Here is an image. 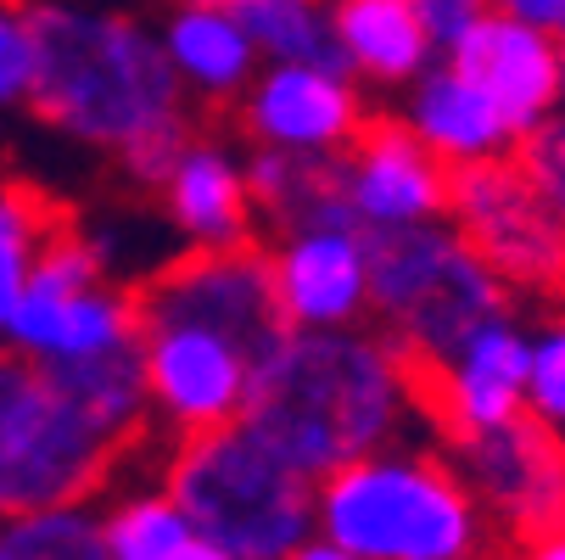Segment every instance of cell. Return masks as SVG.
<instances>
[{
    "label": "cell",
    "instance_id": "ffe728a7",
    "mask_svg": "<svg viewBox=\"0 0 565 560\" xmlns=\"http://www.w3.org/2000/svg\"><path fill=\"white\" fill-rule=\"evenodd\" d=\"M247 191L258 224L291 235V230H326L348 224L359 230L348 191H342V157H313V151H275L253 146L247 157Z\"/></svg>",
    "mask_w": 565,
    "mask_h": 560
},
{
    "label": "cell",
    "instance_id": "9c48e42d",
    "mask_svg": "<svg viewBox=\"0 0 565 560\" xmlns=\"http://www.w3.org/2000/svg\"><path fill=\"white\" fill-rule=\"evenodd\" d=\"M135 303H140V319H185V326H207L230 337L253 364L291 331L264 242L185 247L151 281L135 286Z\"/></svg>",
    "mask_w": 565,
    "mask_h": 560
},
{
    "label": "cell",
    "instance_id": "277c9868",
    "mask_svg": "<svg viewBox=\"0 0 565 560\" xmlns=\"http://www.w3.org/2000/svg\"><path fill=\"white\" fill-rule=\"evenodd\" d=\"M157 483L235 560H286L313 538V483L241 421L174 437Z\"/></svg>",
    "mask_w": 565,
    "mask_h": 560
},
{
    "label": "cell",
    "instance_id": "484cf974",
    "mask_svg": "<svg viewBox=\"0 0 565 560\" xmlns=\"http://www.w3.org/2000/svg\"><path fill=\"white\" fill-rule=\"evenodd\" d=\"M62 202L45 197L40 186L29 180H0V326L7 314L23 303L29 292V275L51 242V230L62 224Z\"/></svg>",
    "mask_w": 565,
    "mask_h": 560
},
{
    "label": "cell",
    "instance_id": "5b68a950",
    "mask_svg": "<svg viewBox=\"0 0 565 560\" xmlns=\"http://www.w3.org/2000/svg\"><path fill=\"white\" fill-rule=\"evenodd\" d=\"M364 242L370 314H381V337L409 364H448L488 319L510 314V286L448 219L364 230Z\"/></svg>",
    "mask_w": 565,
    "mask_h": 560
},
{
    "label": "cell",
    "instance_id": "52a82bcc",
    "mask_svg": "<svg viewBox=\"0 0 565 560\" xmlns=\"http://www.w3.org/2000/svg\"><path fill=\"white\" fill-rule=\"evenodd\" d=\"M0 342L34 364H78L113 348L140 342V303L135 286L113 281V258L73 213L51 230V242L29 275L23 303L7 314Z\"/></svg>",
    "mask_w": 565,
    "mask_h": 560
},
{
    "label": "cell",
    "instance_id": "6da1fadb",
    "mask_svg": "<svg viewBox=\"0 0 565 560\" xmlns=\"http://www.w3.org/2000/svg\"><path fill=\"white\" fill-rule=\"evenodd\" d=\"M51 129L107 151L135 180L163 191L174 157L202 129L163 34L113 7L34 0V102Z\"/></svg>",
    "mask_w": 565,
    "mask_h": 560
},
{
    "label": "cell",
    "instance_id": "d6986e66",
    "mask_svg": "<svg viewBox=\"0 0 565 560\" xmlns=\"http://www.w3.org/2000/svg\"><path fill=\"white\" fill-rule=\"evenodd\" d=\"M403 124H409L448 169L493 163V157H510L521 146L515 129H510V118L488 96H481L459 67H448V62H431L409 85Z\"/></svg>",
    "mask_w": 565,
    "mask_h": 560
},
{
    "label": "cell",
    "instance_id": "44dd1931",
    "mask_svg": "<svg viewBox=\"0 0 565 560\" xmlns=\"http://www.w3.org/2000/svg\"><path fill=\"white\" fill-rule=\"evenodd\" d=\"M331 18H337L348 73L359 85H375V91L415 85L437 56L415 0H331Z\"/></svg>",
    "mask_w": 565,
    "mask_h": 560
},
{
    "label": "cell",
    "instance_id": "7a4b0ae2",
    "mask_svg": "<svg viewBox=\"0 0 565 560\" xmlns=\"http://www.w3.org/2000/svg\"><path fill=\"white\" fill-rule=\"evenodd\" d=\"M409 421H420L409 364L364 326L342 331H286L247 381L241 426L258 432L308 483L392 448Z\"/></svg>",
    "mask_w": 565,
    "mask_h": 560
},
{
    "label": "cell",
    "instance_id": "e0dca14e",
    "mask_svg": "<svg viewBox=\"0 0 565 560\" xmlns=\"http://www.w3.org/2000/svg\"><path fill=\"white\" fill-rule=\"evenodd\" d=\"M163 208L185 247H247L258 242V213L247 191V163H235V151L196 129L174 169L163 180Z\"/></svg>",
    "mask_w": 565,
    "mask_h": 560
},
{
    "label": "cell",
    "instance_id": "4dcf8cb0",
    "mask_svg": "<svg viewBox=\"0 0 565 560\" xmlns=\"http://www.w3.org/2000/svg\"><path fill=\"white\" fill-rule=\"evenodd\" d=\"M504 560H565V521H559V527H548V532H532V538L510 543V554H504Z\"/></svg>",
    "mask_w": 565,
    "mask_h": 560
},
{
    "label": "cell",
    "instance_id": "8992f818",
    "mask_svg": "<svg viewBox=\"0 0 565 560\" xmlns=\"http://www.w3.org/2000/svg\"><path fill=\"white\" fill-rule=\"evenodd\" d=\"M124 448L56 387V376L0 342V516L85 505L113 488Z\"/></svg>",
    "mask_w": 565,
    "mask_h": 560
},
{
    "label": "cell",
    "instance_id": "9a60e30c",
    "mask_svg": "<svg viewBox=\"0 0 565 560\" xmlns=\"http://www.w3.org/2000/svg\"><path fill=\"white\" fill-rule=\"evenodd\" d=\"M443 62L459 67L470 85L510 118L515 140H526L532 129H543L565 107V51L543 29L515 23L504 12H481L443 51Z\"/></svg>",
    "mask_w": 565,
    "mask_h": 560
},
{
    "label": "cell",
    "instance_id": "3957f363",
    "mask_svg": "<svg viewBox=\"0 0 565 560\" xmlns=\"http://www.w3.org/2000/svg\"><path fill=\"white\" fill-rule=\"evenodd\" d=\"M313 532L359 560H493V521L443 448H375L313 483Z\"/></svg>",
    "mask_w": 565,
    "mask_h": 560
},
{
    "label": "cell",
    "instance_id": "ac0fdd59",
    "mask_svg": "<svg viewBox=\"0 0 565 560\" xmlns=\"http://www.w3.org/2000/svg\"><path fill=\"white\" fill-rule=\"evenodd\" d=\"M163 34V51L180 73V85L196 107V118H230L235 102L247 96V85L258 78V45L253 34L235 23L230 7H174Z\"/></svg>",
    "mask_w": 565,
    "mask_h": 560
},
{
    "label": "cell",
    "instance_id": "4316f807",
    "mask_svg": "<svg viewBox=\"0 0 565 560\" xmlns=\"http://www.w3.org/2000/svg\"><path fill=\"white\" fill-rule=\"evenodd\" d=\"M34 102V0H0V118Z\"/></svg>",
    "mask_w": 565,
    "mask_h": 560
},
{
    "label": "cell",
    "instance_id": "1f68e13d",
    "mask_svg": "<svg viewBox=\"0 0 565 560\" xmlns=\"http://www.w3.org/2000/svg\"><path fill=\"white\" fill-rule=\"evenodd\" d=\"M286 560H359V554H353V549H342V543H331V538H319V532H313V538H308V543H297V549H291Z\"/></svg>",
    "mask_w": 565,
    "mask_h": 560
},
{
    "label": "cell",
    "instance_id": "8fae6325",
    "mask_svg": "<svg viewBox=\"0 0 565 560\" xmlns=\"http://www.w3.org/2000/svg\"><path fill=\"white\" fill-rule=\"evenodd\" d=\"M140 364L151 392V421L169 437H196L241 421L253 359L230 337L185 319H140Z\"/></svg>",
    "mask_w": 565,
    "mask_h": 560
},
{
    "label": "cell",
    "instance_id": "7402d4cb",
    "mask_svg": "<svg viewBox=\"0 0 565 560\" xmlns=\"http://www.w3.org/2000/svg\"><path fill=\"white\" fill-rule=\"evenodd\" d=\"M56 387L85 410L124 454L140 448L157 421H151V392H146V364H140V342L96 353V359H78V364H51Z\"/></svg>",
    "mask_w": 565,
    "mask_h": 560
},
{
    "label": "cell",
    "instance_id": "4fadbf2b",
    "mask_svg": "<svg viewBox=\"0 0 565 560\" xmlns=\"http://www.w3.org/2000/svg\"><path fill=\"white\" fill-rule=\"evenodd\" d=\"M364 118L370 107H364V91L353 73L308 67V62H269L224 124H235L253 146L342 157L359 140Z\"/></svg>",
    "mask_w": 565,
    "mask_h": 560
},
{
    "label": "cell",
    "instance_id": "f546056e",
    "mask_svg": "<svg viewBox=\"0 0 565 560\" xmlns=\"http://www.w3.org/2000/svg\"><path fill=\"white\" fill-rule=\"evenodd\" d=\"M415 12H420V23H426V34H431V45L437 51H448L481 12H493V0H415Z\"/></svg>",
    "mask_w": 565,
    "mask_h": 560
},
{
    "label": "cell",
    "instance_id": "d4e9b609",
    "mask_svg": "<svg viewBox=\"0 0 565 560\" xmlns=\"http://www.w3.org/2000/svg\"><path fill=\"white\" fill-rule=\"evenodd\" d=\"M0 560H113L96 499L0 516Z\"/></svg>",
    "mask_w": 565,
    "mask_h": 560
},
{
    "label": "cell",
    "instance_id": "cb8c5ba5",
    "mask_svg": "<svg viewBox=\"0 0 565 560\" xmlns=\"http://www.w3.org/2000/svg\"><path fill=\"white\" fill-rule=\"evenodd\" d=\"M235 23L253 34L258 56L269 62H308V67H337L348 73L331 0H224Z\"/></svg>",
    "mask_w": 565,
    "mask_h": 560
},
{
    "label": "cell",
    "instance_id": "30bf717a",
    "mask_svg": "<svg viewBox=\"0 0 565 560\" xmlns=\"http://www.w3.org/2000/svg\"><path fill=\"white\" fill-rule=\"evenodd\" d=\"M493 532L521 543L565 521V432L521 410L515 421L448 448Z\"/></svg>",
    "mask_w": 565,
    "mask_h": 560
},
{
    "label": "cell",
    "instance_id": "2e32d148",
    "mask_svg": "<svg viewBox=\"0 0 565 560\" xmlns=\"http://www.w3.org/2000/svg\"><path fill=\"white\" fill-rule=\"evenodd\" d=\"M275 292L291 331H342L370 319V242L364 230H291L269 247Z\"/></svg>",
    "mask_w": 565,
    "mask_h": 560
},
{
    "label": "cell",
    "instance_id": "5bb4252c",
    "mask_svg": "<svg viewBox=\"0 0 565 560\" xmlns=\"http://www.w3.org/2000/svg\"><path fill=\"white\" fill-rule=\"evenodd\" d=\"M454 169L403 124L370 113L359 140L342 151V191L359 230H409L448 219Z\"/></svg>",
    "mask_w": 565,
    "mask_h": 560
},
{
    "label": "cell",
    "instance_id": "7c38bea8",
    "mask_svg": "<svg viewBox=\"0 0 565 560\" xmlns=\"http://www.w3.org/2000/svg\"><path fill=\"white\" fill-rule=\"evenodd\" d=\"M526 376H532V337L510 314L488 319L448 364H409L420 421L443 437V448L515 421L526 410Z\"/></svg>",
    "mask_w": 565,
    "mask_h": 560
},
{
    "label": "cell",
    "instance_id": "83f0119b",
    "mask_svg": "<svg viewBox=\"0 0 565 560\" xmlns=\"http://www.w3.org/2000/svg\"><path fill=\"white\" fill-rule=\"evenodd\" d=\"M526 410L565 432V319L532 337V376H526Z\"/></svg>",
    "mask_w": 565,
    "mask_h": 560
},
{
    "label": "cell",
    "instance_id": "d6a6232c",
    "mask_svg": "<svg viewBox=\"0 0 565 560\" xmlns=\"http://www.w3.org/2000/svg\"><path fill=\"white\" fill-rule=\"evenodd\" d=\"M174 7H224V0H174Z\"/></svg>",
    "mask_w": 565,
    "mask_h": 560
},
{
    "label": "cell",
    "instance_id": "ba28073f",
    "mask_svg": "<svg viewBox=\"0 0 565 560\" xmlns=\"http://www.w3.org/2000/svg\"><path fill=\"white\" fill-rule=\"evenodd\" d=\"M448 224L510 286V297H537L565 314V219L515 151L454 169Z\"/></svg>",
    "mask_w": 565,
    "mask_h": 560
},
{
    "label": "cell",
    "instance_id": "603a6c76",
    "mask_svg": "<svg viewBox=\"0 0 565 560\" xmlns=\"http://www.w3.org/2000/svg\"><path fill=\"white\" fill-rule=\"evenodd\" d=\"M102 516L113 560H235L185 521V510L163 494V483L118 494L113 505H102Z\"/></svg>",
    "mask_w": 565,
    "mask_h": 560
},
{
    "label": "cell",
    "instance_id": "f1b7e54d",
    "mask_svg": "<svg viewBox=\"0 0 565 560\" xmlns=\"http://www.w3.org/2000/svg\"><path fill=\"white\" fill-rule=\"evenodd\" d=\"M515 157H521V169L537 180V191L559 208V219H565V107L543 124V129H532L521 146H515Z\"/></svg>",
    "mask_w": 565,
    "mask_h": 560
}]
</instances>
